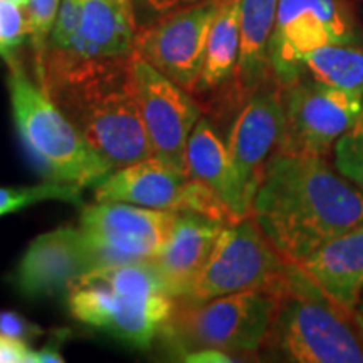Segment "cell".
Masks as SVG:
<instances>
[{
  "label": "cell",
  "mask_w": 363,
  "mask_h": 363,
  "mask_svg": "<svg viewBox=\"0 0 363 363\" xmlns=\"http://www.w3.org/2000/svg\"><path fill=\"white\" fill-rule=\"evenodd\" d=\"M251 217L286 261L299 264L363 222V190L321 157L276 152L254 195Z\"/></svg>",
  "instance_id": "obj_1"
},
{
  "label": "cell",
  "mask_w": 363,
  "mask_h": 363,
  "mask_svg": "<svg viewBox=\"0 0 363 363\" xmlns=\"http://www.w3.org/2000/svg\"><path fill=\"white\" fill-rule=\"evenodd\" d=\"M130 57L89 59L48 51L38 83L113 170L153 157Z\"/></svg>",
  "instance_id": "obj_2"
},
{
  "label": "cell",
  "mask_w": 363,
  "mask_h": 363,
  "mask_svg": "<svg viewBox=\"0 0 363 363\" xmlns=\"http://www.w3.org/2000/svg\"><path fill=\"white\" fill-rule=\"evenodd\" d=\"M13 125L34 165L49 182L89 187L113 170L27 74L19 57L7 61Z\"/></svg>",
  "instance_id": "obj_3"
},
{
  "label": "cell",
  "mask_w": 363,
  "mask_h": 363,
  "mask_svg": "<svg viewBox=\"0 0 363 363\" xmlns=\"http://www.w3.org/2000/svg\"><path fill=\"white\" fill-rule=\"evenodd\" d=\"M264 347L296 363H363V318L321 293L299 267Z\"/></svg>",
  "instance_id": "obj_4"
},
{
  "label": "cell",
  "mask_w": 363,
  "mask_h": 363,
  "mask_svg": "<svg viewBox=\"0 0 363 363\" xmlns=\"http://www.w3.org/2000/svg\"><path fill=\"white\" fill-rule=\"evenodd\" d=\"M174 311L160 331L177 357L217 350L233 357L254 355L266 345L279 299L266 291L225 294L201 303L174 301Z\"/></svg>",
  "instance_id": "obj_5"
},
{
  "label": "cell",
  "mask_w": 363,
  "mask_h": 363,
  "mask_svg": "<svg viewBox=\"0 0 363 363\" xmlns=\"http://www.w3.org/2000/svg\"><path fill=\"white\" fill-rule=\"evenodd\" d=\"M299 271L286 261L251 216L229 222L189 289L174 301L201 303L225 294L266 291L283 298Z\"/></svg>",
  "instance_id": "obj_6"
},
{
  "label": "cell",
  "mask_w": 363,
  "mask_h": 363,
  "mask_svg": "<svg viewBox=\"0 0 363 363\" xmlns=\"http://www.w3.org/2000/svg\"><path fill=\"white\" fill-rule=\"evenodd\" d=\"M96 202H126L170 212H195L212 219L234 222L227 207L206 185L189 172L148 157L111 170L94 184Z\"/></svg>",
  "instance_id": "obj_7"
},
{
  "label": "cell",
  "mask_w": 363,
  "mask_h": 363,
  "mask_svg": "<svg viewBox=\"0 0 363 363\" xmlns=\"http://www.w3.org/2000/svg\"><path fill=\"white\" fill-rule=\"evenodd\" d=\"M284 111L278 152L325 158L355 123L363 96L305 76L281 88Z\"/></svg>",
  "instance_id": "obj_8"
},
{
  "label": "cell",
  "mask_w": 363,
  "mask_h": 363,
  "mask_svg": "<svg viewBox=\"0 0 363 363\" xmlns=\"http://www.w3.org/2000/svg\"><path fill=\"white\" fill-rule=\"evenodd\" d=\"M353 19L342 0H279L269 40V69L281 88L305 74L301 57L326 44H353Z\"/></svg>",
  "instance_id": "obj_9"
},
{
  "label": "cell",
  "mask_w": 363,
  "mask_h": 363,
  "mask_svg": "<svg viewBox=\"0 0 363 363\" xmlns=\"http://www.w3.org/2000/svg\"><path fill=\"white\" fill-rule=\"evenodd\" d=\"M179 212L126 202H96L81 214L79 229L96 267L150 261L174 229Z\"/></svg>",
  "instance_id": "obj_10"
},
{
  "label": "cell",
  "mask_w": 363,
  "mask_h": 363,
  "mask_svg": "<svg viewBox=\"0 0 363 363\" xmlns=\"http://www.w3.org/2000/svg\"><path fill=\"white\" fill-rule=\"evenodd\" d=\"M222 0H201L138 29L135 51L174 83L194 93L207 39Z\"/></svg>",
  "instance_id": "obj_11"
},
{
  "label": "cell",
  "mask_w": 363,
  "mask_h": 363,
  "mask_svg": "<svg viewBox=\"0 0 363 363\" xmlns=\"http://www.w3.org/2000/svg\"><path fill=\"white\" fill-rule=\"evenodd\" d=\"M131 76L153 155L187 172L185 150L202 118V108L192 93L162 74L136 51L131 57Z\"/></svg>",
  "instance_id": "obj_12"
},
{
  "label": "cell",
  "mask_w": 363,
  "mask_h": 363,
  "mask_svg": "<svg viewBox=\"0 0 363 363\" xmlns=\"http://www.w3.org/2000/svg\"><path fill=\"white\" fill-rule=\"evenodd\" d=\"M283 126L281 86L269 78L242 103L225 142L249 216L267 162L279 150Z\"/></svg>",
  "instance_id": "obj_13"
},
{
  "label": "cell",
  "mask_w": 363,
  "mask_h": 363,
  "mask_svg": "<svg viewBox=\"0 0 363 363\" xmlns=\"http://www.w3.org/2000/svg\"><path fill=\"white\" fill-rule=\"evenodd\" d=\"M174 305V298L167 294L128 298L83 281H74L67 291V308L76 320L140 348L152 345Z\"/></svg>",
  "instance_id": "obj_14"
},
{
  "label": "cell",
  "mask_w": 363,
  "mask_h": 363,
  "mask_svg": "<svg viewBox=\"0 0 363 363\" xmlns=\"http://www.w3.org/2000/svg\"><path fill=\"white\" fill-rule=\"evenodd\" d=\"M94 267L96 261L79 225H65L38 235L29 244L11 283L24 298H49L67 294L71 284Z\"/></svg>",
  "instance_id": "obj_15"
},
{
  "label": "cell",
  "mask_w": 363,
  "mask_h": 363,
  "mask_svg": "<svg viewBox=\"0 0 363 363\" xmlns=\"http://www.w3.org/2000/svg\"><path fill=\"white\" fill-rule=\"evenodd\" d=\"M229 222L182 212L160 251L150 259L160 272L170 298H180L202 269L220 230Z\"/></svg>",
  "instance_id": "obj_16"
},
{
  "label": "cell",
  "mask_w": 363,
  "mask_h": 363,
  "mask_svg": "<svg viewBox=\"0 0 363 363\" xmlns=\"http://www.w3.org/2000/svg\"><path fill=\"white\" fill-rule=\"evenodd\" d=\"M298 266L321 293L357 310L363 294V222L330 239Z\"/></svg>",
  "instance_id": "obj_17"
},
{
  "label": "cell",
  "mask_w": 363,
  "mask_h": 363,
  "mask_svg": "<svg viewBox=\"0 0 363 363\" xmlns=\"http://www.w3.org/2000/svg\"><path fill=\"white\" fill-rule=\"evenodd\" d=\"M185 169L192 179L220 199L234 220L249 217L229 150L208 118H201L190 135L185 150Z\"/></svg>",
  "instance_id": "obj_18"
},
{
  "label": "cell",
  "mask_w": 363,
  "mask_h": 363,
  "mask_svg": "<svg viewBox=\"0 0 363 363\" xmlns=\"http://www.w3.org/2000/svg\"><path fill=\"white\" fill-rule=\"evenodd\" d=\"M136 33L135 22L113 0H83L78 34L67 48L49 51L89 61L130 57L135 52Z\"/></svg>",
  "instance_id": "obj_19"
},
{
  "label": "cell",
  "mask_w": 363,
  "mask_h": 363,
  "mask_svg": "<svg viewBox=\"0 0 363 363\" xmlns=\"http://www.w3.org/2000/svg\"><path fill=\"white\" fill-rule=\"evenodd\" d=\"M279 0H240V49L234 72L235 98L246 101L271 76L269 40Z\"/></svg>",
  "instance_id": "obj_20"
},
{
  "label": "cell",
  "mask_w": 363,
  "mask_h": 363,
  "mask_svg": "<svg viewBox=\"0 0 363 363\" xmlns=\"http://www.w3.org/2000/svg\"><path fill=\"white\" fill-rule=\"evenodd\" d=\"M240 49V0H222L207 39L206 59L192 94H208L234 79Z\"/></svg>",
  "instance_id": "obj_21"
},
{
  "label": "cell",
  "mask_w": 363,
  "mask_h": 363,
  "mask_svg": "<svg viewBox=\"0 0 363 363\" xmlns=\"http://www.w3.org/2000/svg\"><path fill=\"white\" fill-rule=\"evenodd\" d=\"M313 79L363 96V49L353 44H326L301 57Z\"/></svg>",
  "instance_id": "obj_22"
},
{
  "label": "cell",
  "mask_w": 363,
  "mask_h": 363,
  "mask_svg": "<svg viewBox=\"0 0 363 363\" xmlns=\"http://www.w3.org/2000/svg\"><path fill=\"white\" fill-rule=\"evenodd\" d=\"M76 281L103 286L128 298H148L158 294L170 296L160 272L150 261L99 266L84 272Z\"/></svg>",
  "instance_id": "obj_23"
},
{
  "label": "cell",
  "mask_w": 363,
  "mask_h": 363,
  "mask_svg": "<svg viewBox=\"0 0 363 363\" xmlns=\"http://www.w3.org/2000/svg\"><path fill=\"white\" fill-rule=\"evenodd\" d=\"M45 201H62L69 203L83 202V187L59 182H44L30 187H0V217L19 212L22 208Z\"/></svg>",
  "instance_id": "obj_24"
},
{
  "label": "cell",
  "mask_w": 363,
  "mask_h": 363,
  "mask_svg": "<svg viewBox=\"0 0 363 363\" xmlns=\"http://www.w3.org/2000/svg\"><path fill=\"white\" fill-rule=\"evenodd\" d=\"M61 2L62 0H27L26 4L29 39L34 52L35 79H39L40 74H43L49 38H51Z\"/></svg>",
  "instance_id": "obj_25"
},
{
  "label": "cell",
  "mask_w": 363,
  "mask_h": 363,
  "mask_svg": "<svg viewBox=\"0 0 363 363\" xmlns=\"http://www.w3.org/2000/svg\"><path fill=\"white\" fill-rule=\"evenodd\" d=\"M337 170L363 190V108L350 128L335 145Z\"/></svg>",
  "instance_id": "obj_26"
},
{
  "label": "cell",
  "mask_w": 363,
  "mask_h": 363,
  "mask_svg": "<svg viewBox=\"0 0 363 363\" xmlns=\"http://www.w3.org/2000/svg\"><path fill=\"white\" fill-rule=\"evenodd\" d=\"M29 38L26 7L11 0H0V57H16L17 51Z\"/></svg>",
  "instance_id": "obj_27"
},
{
  "label": "cell",
  "mask_w": 363,
  "mask_h": 363,
  "mask_svg": "<svg viewBox=\"0 0 363 363\" xmlns=\"http://www.w3.org/2000/svg\"><path fill=\"white\" fill-rule=\"evenodd\" d=\"M83 16V0H62L59 7L56 22H54L49 49H65L78 34Z\"/></svg>",
  "instance_id": "obj_28"
},
{
  "label": "cell",
  "mask_w": 363,
  "mask_h": 363,
  "mask_svg": "<svg viewBox=\"0 0 363 363\" xmlns=\"http://www.w3.org/2000/svg\"><path fill=\"white\" fill-rule=\"evenodd\" d=\"M197 2H201V0H133L136 26H138V29H142L143 26L152 24L153 21L160 19L167 13Z\"/></svg>",
  "instance_id": "obj_29"
},
{
  "label": "cell",
  "mask_w": 363,
  "mask_h": 363,
  "mask_svg": "<svg viewBox=\"0 0 363 363\" xmlns=\"http://www.w3.org/2000/svg\"><path fill=\"white\" fill-rule=\"evenodd\" d=\"M0 333L22 340L26 343H30L38 337H40L44 333V330L39 325L27 320L26 316H22L21 313L0 310Z\"/></svg>",
  "instance_id": "obj_30"
},
{
  "label": "cell",
  "mask_w": 363,
  "mask_h": 363,
  "mask_svg": "<svg viewBox=\"0 0 363 363\" xmlns=\"http://www.w3.org/2000/svg\"><path fill=\"white\" fill-rule=\"evenodd\" d=\"M0 363H35L30 343L0 333Z\"/></svg>",
  "instance_id": "obj_31"
},
{
  "label": "cell",
  "mask_w": 363,
  "mask_h": 363,
  "mask_svg": "<svg viewBox=\"0 0 363 363\" xmlns=\"http://www.w3.org/2000/svg\"><path fill=\"white\" fill-rule=\"evenodd\" d=\"M62 338H59L57 342L48 343L40 350H35V363H57L65 362L61 350H59V345H61Z\"/></svg>",
  "instance_id": "obj_32"
},
{
  "label": "cell",
  "mask_w": 363,
  "mask_h": 363,
  "mask_svg": "<svg viewBox=\"0 0 363 363\" xmlns=\"http://www.w3.org/2000/svg\"><path fill=\"white\" fill-rule=\"evenodd\" d=\"M113 2H115L116 6L120 7L121 11H123V12L126 13V16H128L130 19L133 21L135 24H136V19H135V7H133V0H113ZM136 27H138V26H136Z\"/></svg>",
  "instance_id": "obj_33"
},
{
  "label": "cell",
  "mask_w": 363,
  "mask_h": 363,
  "mask_svg": "<svg viewBox=\"0 0 363 363\" xmlns=\"http://www.w3.org/2000/svg\"><path fill=\"white\" fill-rule=\"evenodd\" d=\"M11 2H16V4H19V6H24L26 7L27 0H11Z\"/></svg>",
  "instance_id": "obj_34"
}]
</instances>
